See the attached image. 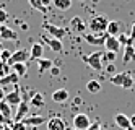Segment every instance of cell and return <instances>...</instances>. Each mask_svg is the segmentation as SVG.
Instances as JSON below:
<instances>
[{
    "instance_id": "4fadbf2b",
    "label": "cell",
    "mask_w": 135,
    "mask_h": 130,
    "mask_svg": "<svg viewBox=\"0 0 135 130\" xmlns=\"http://www.w3.org/2000/svg\"><path fill=\"white\" fill-rule=\"evenodd\" d=\"M44 122H46V117L41 115V114L28 115L25 121H23V124H25L26 127H37V125H41V124H44Z\"/></svg>"
},
{
    "instance_id": "ba28073f",
    "label": "cell",
    "mask_w": 135,
    "mask_h": 130,
    "mask_svg": "<svg viewBox=\"0 0 135 130\" xmlns=\"http://www.w3.org/2000/svg\"><path fill=\"white\" fill-rule=\"evenodd\" d=\"M28 112H30V104H28V101H23L20 103V106H18L16 109V114L13 117V122H23L25 119L28 117Z\"/></svg>"
},
{
    "instance_id": "ab89813d",
    "label": "cell",
    "mask_w": 135,
    "mask_h": 130,
    "mask_svg": "<svg viewBox=\"0 0 135 130\" xmlns=\"http://www.w3.org/2000/svg\"><path fill=\"white\" fill-rule=\"evenodd\" d=\"M106 65H108V67H106V70H108V72H109V73H112V72H114V70H115V67H114L112 64H106Z\"/></svg>"
},
{
    "instance_id": "8fae6325",
    "label": "cell",
    "mask_w": 135,
    "mask_h": 130,
    "mask_svg": "<svg viewBox=\"0 0 135 130\" xmlns=\"http://www.w3.org/2000/svg\"><path fill=\"white\" fill-rule=\"evenodd\" d=\"M85 28H88L85 25V21L80 18V16H73L72 20H70V29L73 33H76V34H83L85 33Z\"/></svg>"
},
{
    "instance_id": "7c38bea8",
    "label": "cell",
    "mask_w": 135,
    "mask_h": 130,
    "mask_svg": "<svg viewBox=\"0 0 135 130\" xmlns=\"http://www.w3.org/2000/svg\"><path fill=\"white\" fill-rule=\"evenodd\" d=\"M104 47H106V51H108V52H117L119 49H120V42H119V39H117V37L108 36V34H106Z\"/></svg>"
},
{
    "instance_id": "836d02e7",
    "label": "cell",
    "mask_w": 135,
    "mask_h": 130,
    "mask_svg": "<svg viewBox=\"0 0 135 130\" xmlns=\"http://www.w3.org/2000/svg\"><path fill=\"white\" fill-rule=\"evenodd\" d=\"M7 20H8V13H7V10L0 8V25H5Z\"/></svg>"
},
{
    "instance_id": "e0dca14e",
    "label": "cell",
    "mask_w": 135,
    "mask_h": 130,
    "mask_svg": "<svg viewBox=\"0 0 135 130\" xmlns=\"http://www.w3.org/2000/svg\"><path fill=\"white\" fill-rule=\"evenodd\" d=\"M85 41L91 44V46H104V41H106V36H101V34H85Z\"/></svg>"
},
{
    "instance_id": "7bdbcfd3",
    "label": "cell",
    "mask_w": 135,
    "mask_h": 130,
    "mask_svg": "<svg viewBox=\"0 0 135 130\" xmlns=\"http://www.w3.org/2000/svg\"><path fill=\"white\" fill-rule=\"evenodd\" d=\"M2 130H12L10 127H2Z\"/></svg>"
},
{
    "instance_id": "8992f818",
    "label": "cell",
    "mask_w": 135,
    "mask_h": 130,
    "mask_svg": "<svg viewBox=\"0 0 135 130\" xmlns=\"http://www.w3.org/2000/svg\"><path fill=\"white\" fill-rule=\"evenodd\" d=\"M91 125V121L86 114H76L73 117V128L76 130H88Z\"/></svg>"
},
{
    "instance_id": "5bb4252c",
    "label": "cell",
    "mask_w": 135,
    "mask_h": 130,
    "mask_svg": "<svg viewBox=\"0 0 135 130\" xmlns=\"http://www.w3.org/2000/svg\"><path fill=\"white\" fill-rule=\"evenodd\" d=\"M0 39H7V41H16L18 33L13 31L12 28H8L5 25H0Z\"/></svg>"
},
{
    "instance_id": "ac0fdd59",
    "label": "cell",
    "mask_w": 135,
    "mask_h": 130,
    "mask_svg": "<svg viewBox=\"0 0 135 130\" xmlns=\"http://www.w3.org/2000/svg\"><path fill=\"white\" fill-rule=\"evenodd\" d=\"M69 91H67L65 88H59V89H55V91L52 93V101L54 103H65L67 99H69Z\"/></svg>"
},
{
    "instance_id": "277c9868",
    "label": "cell",
    "mask_w": 135,
    "mask_h": 130,
    "mask_svg": "<svg viewBox=\"0 0 135 130\" xmlns=\"http://www.w3.org/2000/svg\"><path fill=\"white\" fill-rule=\"evenodd\" d=\"M42 29L47 33V36H51V37H55V39H59V41H62V39L65 37V34H67V31L64 28H60V26H55V25H52V23H49V21H46V23H42Z\"/></svg>"
},
{
    "instance_id": "bcb514c9",
    "label": "cell",
    "mask_w": 135,
    "mask_h": 130,
    "mask_svg": "<svg viewBox=\"0 0 135 130\" xmlns=\"http://www.w3.org/2000/svg\"><path fill=\"white\" fill-rule=\"evenodd\" d=\"M0 130H2V127H0Z\"/></svg>"
},
{
    "instance_id": "44dd1931",
    "label": "cell",
    "mask_w": 135,
    "mask_h": 130,
    "mask_svg": "<svg viewBox=\"0 0 135 130\" xmlns=\"http://www.w3.org/2000/svg\"><path fill=\"white\" fill-rule=\"evenodd\" d=\"M37 62V70H39V73H44L46 70H51L54 67V62L51 60V59H39V60H36Z\"/></svg>"
},
{
    "instance_id": "d6a6232c",
    "label": "cell",
    "mask_w": 135,
    "mask_h": 130,
    "mask_svg": "<svg viewBox=\"0 0 135 130\" xmlns=\"http://www.w3.org/2000/svg\"><path fill=\"white\" fill-rule=\"evenodd\" d=\"M10 128L12 130H28V127L23 122H12L10 124Z\"/></svg>"
},
{
    "instance_id": "d590c367",
    "label": "cell",
    "mask_w": 135,
    "mask_h": 130,
    "mask_svg": "<svg viewBox=\"0 0 135 130\" xmlns=\"http://www.w3.org/2000/svg\"><path fill=\"white\" fill-rule=\"evenodd\" d=\"M88 130H103V128H101V124L99 122H91V125H90Z\"/></svg>"
},
{
    "instance_id": "603a6c76",
    "label": "cell",
    "mask_w": 135,
    "mask_h": 130,
    "mask_svg": "<svg viewBox=\"0 0 135 130\" xmlns=\"http://www.w3.org/2000/svg\"><path fill=\"white\" fill-rule=\"evenodd\" d=\"M18 81H20V76H18L15 72H12V73H8L5 78L0 80V86H5V85H16Z\"/></svg>"
},
{
    "instance_id": "7a4b0ae2",
    "label": "cell",
    "mask_w": 135,
    "mask_h": 130,
    "mask_svg": "<svg viewBox=\"0 0 135 130\" xmlns=\"http://www.w3.org/2000/svg\"><path fill=\"white\" fill-rule=\"evenodd\" d=\"M109 80L114 86H120L124 89H130L133 86V78H132L130 73H124V72L122 73H114Z\"/></svg>"
},
{
    "instance_id": "cb8c5ba5",
    "label": "cell",
    "mask_w": 135,
    "mask_h": 130,
    "mask_svg": "<svg viewBox=\"0 0 135 130\" xmlns=\"http://www.w3.org/2000/svg\"><path fill=\"white\" fill-rule=\"evenodd\" d=\"M122 60H124V64H129V62L135 60V49H133V46H125Z\"/></svg>"
},
{
    "instance_id": "60d3db41",
    "label": "cell",
    "mask_w": 135,
    "mask_h": 130,
    "mask_svg": "<svg viewBox=\"0 0 135 130\" xmlns=\"http://www.w3.org/2000/svg\"><path fill=\"white\" fill-rule=\"evenodd\" d=\"M130 39H132V41L135 39V21H133V25H132V31H130Z\"/></svg>"
},
{
    "instance_id": "ffe728a7",
    "label": "cell",
    "mask_w": 135,
    "mask_h": 130,
    "mask_svg": "<svg viewBox=\"0 0 135 130\" xmlns=\"http://www.w3.org/2000/svg\"><path fill=\"white\" fill-rule=\"evenodd\" d=\"M30 99H31V104H33V107H37V109H41L42 106H44V96L41 94V93H34V91H31L30 93Z\"/></svg>"
},
{
    "instance_id": "484cf974",
    "label": "cell",
    "mask_w": 135,
    "mask_h": 130,
    "mask_svg": "<svg viewBox=\"0 0 135 130\" xmlns=\"http://www.w3.org/2000/svg\"><path fill=\"white\" fill-rule=\"evenodd\" d=\"M0 114H3L8 121H12V106L8 104L7 101H2V103H0Z\"/></svg>"
},
{
    "instance_id": "d6986e66",
    "label": "cell",
    "mask_w": 135,
    "mask_h": 130,
    "mask_svg": "<svg viewBox=\"0 0 135 130\" xmlns=\"http://www.w3.org/2000/svg\"><path fill=\"white\" fill-rule=\"evenodd\" d=\"M51 2H52V0H30V5L34 10H37V12L46 13L47 12V7H49Z\"/></svg>"
},
{
    "instance_id": "f35d334b",
    "label": "cell",
    "mask_w": 135,
    "mask_h": 130,
    "mask_svg": "<svg viewBox=\"0 0 135 130\" xmlns=\"http://www.w3.org/2000/svg\"><path fill=\"white\" fill-rule=\"evenodd\" d=\"M73 103H75V106H80V104H83V99H81L80 96H76V98L73 99Z\"/></svg>"
},
{
    "instance_id": "74e56055",
    "label": "cell",
    "mask_w": 135,
    "mask_h": 130,
    "mask_svg": "<svg viewBox=\"0 0 135 130\" xmlns=\"http://www.w3.org/2000/svg\"><path fill=\"white\" fill-rule=\"evenodd\" d=\"M5 96H7V93H5L3 86H0V103H2V101H5Z\"/></svg>"
},
{
    "instance_id": "1f68e13d",
    "label": "cell",
    "mask_w": 135,
    "mask_h": 130,
    "mask_svg": "<svg viewBox=\"0 0 135 130\" xmlns=\"http://www.w3.org/2000/svg\"><path fill=\"white\" fill-rule=\"evenodd\" d=\"M114 60H115V52H108V51H106V54H103V62L112 64Z\"/></svg>"
},
{
    "instance_id": "30bf717a",
    "label": "cell",
    "mask_w": 135,
    "mask_h": 130,
    "mask_svg": "<svg viewBox=\"0 0 135 130\" xmlns=\"http://www.w3.org/2000/svg\"><path fill=\"white\" fill-rule=\"evenodd\" d=\"M5 101L10 104V106H20V103L23 101V96H21V91L18 88H15L13 91H10V93H7V96H5Z\"/></svg>"
},
{
    "instance_id": "5b68a950",
    "label": "cell",
    "mask_w": 135,
    "mask_h": 130,
    "mask_svg": "<svg viewBox=\"0 0 135 130\" xmlns=\"http://www.w3.org/2000/svg\"><path fill=\"white\" fill-rule=\"evenodd\" d=\"M28 59H31L30 51H25V49H18V51H15V52L12 54L10 60H8L7 64L10 65V67H13L15 64H26Z\"/></svg>"
},
{
    "instance_id": "f6af8a7d",
    "label": "cell",
    "mask_w": 135,
    "mask_h": 130,
    "mask_svg": "<svg viewBox=\"0 0 135 130\" xmlns=\"http://www.w3.org/2000/svg\"><path fill=\"white\" fill-rule=\"evenodd\" d=\"M0 47H2V46H0ZM0 51H2V49H0Z\"/></svg>"
},
{
    "instance_id": "4316f807",
    "label": "cell",
    "mask_w": 135,
    "mask_h": 130,
    "mask_svg": "<svg viewBox=\"0 0 135 130\" xmlns=\"http://www.w3.org/2000/svg\"><path fill=\"white\" fill-rule=\"evenodd\" d=\"M52 3L57 10H69L72 7V0H52Z\"/></svg>"
},
{
    "instance_id": "7402d4cb",
    "label": "cell",
    "mask_w": 135,
    "mask_h": 130,
    "mask_svg": "<svg viewBox=\"0 0 135 130\" xmlns=\"http://www.w3.org/2000/svg\"><path fill=\"white\" fill-rule=\"evenodd\" d=\"M106 33H108V36H114V37H117V36L120 34V23H119V21H109L108 29H106Z\"/></svg>"
},
{
    "instance_id": "e575fe53",
    "label": "cell",
    "mask_w": 135,
    "mask_h": 130,
    "mask_svg": "<svg viewBox=\"0 0 135 130\" xmlns=\"http://www.w3.org/2000/svg\"><path fill=\"white\" fill-rule=\"evenodd\" d=\"M49 72H51V75H52V76H57V75L60 73V68L57 67V65H54V67H52V68L49 70Z\"/></svg>"
},
{
    "instance_id": "f1b7e54d",
    "label": "cell",
    "mask_w": 135,
    "mask_h": 130,
    "mask_svg": "<svg viewBox=\"0 0 135 130\" xmlns=\"http://www.w3.org/2000/svg\"><path fill=\"white\" fill-rule=\"evenodd\" d=\"M8 73H10V65H8L7 62H2V60H0V80L5 78Z\"/></svg>"
},
{
    "instance_id": "83f0119b",
    "label": "cell",
    "mask_w": 135,
    "mask_h": 130,
    "mask_svg": "<svg viewBox=\"0 0 135 130\" xmlns=\"http://www.w3.org/2000/svg\"><path fill=\"white\" fill-rule=\"evenodd\" d=\"M12 68H13V72H15L18 76H20V78L25 76V75L28 73V67H26V64H15Z\"/></svg>"
},
{
    "instance_id": "ee69618b",
    "label": "cell",
    "mask_w": 135,
    "mask_h": 130,
    "mask_svg": "<svg viewBox=\"0 0 135 130\" xmlns=\"http://www.w3.org/2000/svg\"><path fill=\"white\" fill-rule=\"evenodd\" d=\"M67 130H76V128H72V127H70V128H67Z\"/></svg>"
},
{
    "instance_id": "52a82bcc",
    "label": "cell",
    "mask_w": 135,
    "mask_h": 130,
    "mask_svg": "<svg viewBox=\"0 0 135 130\" xmlns=\"http://www.w3.org/2000/svg\"><path fill=\"white\" fill-rule=\"evenodd\" d=\"M41 39H42V42L46 46H49L54 52H62L64 51V44H62V41H59V39L51 37V36H47V34H42Z\"/></svg>"
},
{
    "instance_id": "2e32d148",
    "label": "cell",
    "mask_w": 135,
    "mask_h": 130,
    "mask_svg": "<svg viewBox=\"0 0 135 130\" xmlns=\"http://www.w3.org/2000/svg\"><path fill=\"white\" fill-rule=\"evenodd\" d=\"M42 54H44V47L41 42H33L31 44V49H30V55L33 60H39L42 59Z\"/></svg>"
},
{
    "instance_id": "9c48e42d",
    "label": "cell",
    "mask_w": 135,
    "mask_h": 130,
    "mask_svg": "<svg viewBox=\"0 0 135 130\" xmlns=\"http://www.w3.org/2000/svg\"><path fill=\"white\" fill-rule=\"evenodd\" d=\"M114 122H115V125H117L119 128H122V130H132L130 117L125 115V114H122V112H119V114L114 115Z\"/></svg>"
},
{
    "instance_id": "9a60e30c",
    "label": "cell",
    "mask_w": 135,
    "mask_h": 130,
    "mask_svg": "<svg viewBox=\"0 0 135 130\" xmlns=\"http://www.w3.org/2000/svg\"><path fill=\"white\" fill-rule=\"evenodd\" d=\"M47 130H67L65 121L60 117H52L47 121Z\"/></svg>"
},
{
    "instance_id": "6da1fadb",
    "label": "cell",
    "mask_w": 135,
    "mask_h": 130,
    "mask_svg": "<svg viewBox=\"0 0 135 130\" xmlns=\"http://www.w3.org/2000/svg\"><path fill=\"white\" fill-rule=\"evenodd\" d=\"M108 25H109V20L106 18L104 15H93L88 20V23H86V26H88V29L93 34H103V33H106Z\"/></svg>"
},
{
    "instance_id": "f546056e",
    "label": "cell",
    "mask_w": 135,
    "mask_h": 130,
    "mask_svg": "<svg viewBox=\"0 0 135 130\" xmlns=\"http://www.w3.org/2000/svg\"><path fill=\"white\" fill-rule=\"evenodd\" d=\"M12 51H8V49H2V51H0V60L2 62H8L10 60V57H12Z\"/></svg>"
},
{
    "instance_id": "8d00e7d4",
    "label": "cell",
    "mask_w": 135,
    "mask_h": 130,
    "mask_svg": "<svg viewBox=\"0 0 135 130\" xmlns=\"http://www.w3.org/2000/svg\"><path fill=\"white\" fill-rule=\"evenodd\" d=\"M5 124H12V121H8V119H7L3 114H0V127L5 125Z\"/></svg>"
},
{
    "instance_id": "b9f144b4",
    "label": "cell",
    "mask_w": 135,
    "mask_h": 130,
    "mask_svg": "<svg viewBox=\"0 0 135 130\" xmlns=\"http://www.w3.org/2000/svg\"><path fill=\"white\" fill-rule=\"evenodd\" d=\"M130 125H132V128L135 130V114H133V115L130 117Z\"/></svg>"
},
{
    "instance_id": "4dcf8cb0",
    "label": "cell",
    "mask_w": 135,
    "mask_h": 130,
    "mask_svg": "<svg viewBox=\"0 0 135 130\" xmlns=\"http://www.w3.org/2000/svg\"><path fill=\"white\" fill-rule=\"evenodd\" d=\"M117 39H119L120 46H122V44H125V46H132V42H133L132 39H130V36H125V34H119Z\"/></svg>"
},
{
    "instance_id": "d4e9b609",
    "label": "cell",
    "mask_w": 135,
    "mask_h": 130,
    "mask_svg": "<svg viewBox=\"0 0 135 130\" xmlns=\"http://www.w3.org/2000/svg\"><path fill=\"white\" fill-rule=\"evenodd\" d=\"M86 91L91 93V94H96L101 91V83L98 81V80H90L88 83H86Z\"/></svg>"
},
{
    "instance_id": "3957f363",
    "label": "cell",
    "mask_w": 135,
    "mask_h": 130,
    "mask_svg": "<svg viewBox=\"0 0 135 130\" xmlns=\"http://www.w3.org/2000/svg\"><path fill=\"white\" fill-rule=\"evenodd\" d=\"M83 62L86 64V65H90L93 70H103V65H104V62H103V52H93V54H90V55H83Z\"/></svg>"
}]
</instances>
